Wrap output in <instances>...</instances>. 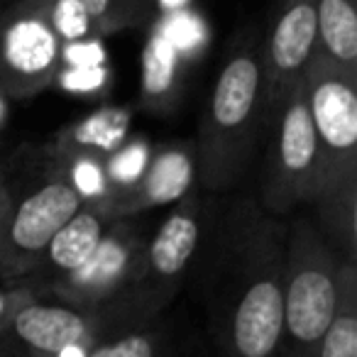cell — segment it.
Returning a JSON list of instances; mask_svg holds the SVG:
<instances>
[{"mask_svg": "<svg viewBox=\"0 0 357 357\" xmlns=\"http://www.w3.org/2000/svg\"><path fill=\"white\" fill-rule=\"evenodd\" d=\"M189 277L201 289L220 357H274L282 331L287 220L252 196L213 206Z\"/></svg>", "mask_w": 357, "mask_h": 357, "instance_id": "cell-1", "label": "cell"}, {"mask_svg": "<svg viewBox=\"0 0 357 357\" xmlns=\"http://www.w3.org/2000/svg\"><path fill=\"white\" fill-rule=\"evenodd\" d=\"M264 132L262 40L243 37L228 52L201 118L196 139V181L208 194L238 184Z\"/></svg>", "mask_w": 357, "mask_h": 357, "instance_id": "cell-2", "label": "cell"}, {"mask_svg": "<svg viewBox=\"0 0 357 357\" xmlns=\"http://www.w3.org/2000/svg\"><path fill=\"white\" fill-rule=\"evenodd\" d=\"M6 172L8 211L0 238V279H22L50 240L86 204L64 159L52 144H27L13 154Z\"/></svg>", "mask_w": 357, "mask_h": 357, "instance_id": "cell-3", "label": "cell"}, {"mask_svg": "<svg viewBox=\"0 0 357 357\" xmlns=\"http://www.w3.org/2000/svg\"><path fill=\"white\" fill-rule=\"evenodd\" d=\"M342 259L328 248L311 215L287 223L282 331L274 357H318L337 306V272Z\"/></svg>", "mask_w": 357, "mask_h": 357, "instance_id": "cell-4", "label": "cell"}, {"mask_svg": "<svg viewBox=\"0 0 357 357\" xmlns=\"http://www.w3.org/2000/svg\"><path fill=\"white\" fill-rule=\"evenodd\" d=\"M213 206V199L189 191L159 223H154L135 284L128 294L108 301L123 311L130 326L139 328L159 318L178 296L204 248Z\"/></svg>", "mask_w": 357, "mask_h": 357, "instance_id": "cell-5", "label": "cell"}, {"mask_svg": "<svg viewBox=\"0 0 357 357\" xmlns=\"http://www.w3.org/2000/svg\"><path fill=\"white\" fill-rule=\"evenodd\" d=\"M267 152L259 181V206L287 218L321 194V157L306 103L303 79L289 86L267 120Z\"/></svg>", "mask_w": 357, "mask_h": 357, "instance_id": "cell-6", "label": "cell"}, {"mask_svg": "<svg viewBox=\"0 0 357 357\" xmlns=\"http://www.w3.org/2000/svg\"><path fill=\"white\" fill-rule=\"evenodd\" d=\"M303 86L321 157V194H328L357 181V71L313 54Z\"/></svg>", "mask_w": 357, "mask_h": 357, "instance_id": "cell-7", "label": "cell"}, {"mask_svg": "<svg viewBox=\"0 0 357 357\" xmlns=\"http://www.w3.org/2000/svg\"><path fill=\"white\" fill-rule=\"evenodd\" d=\"M66 45L47 15L45 0L0 8V98L27 100L47 91L64 69Z\"/></svg>", "mask_w": 357, "mask_h": 357, "instance_id": "cell-8", "label": "cell"}, {"mask_svg": "<svg viewBox=\"0 0 357 357\" xmlns=\"http://www.w3.org/2000/svg\"><path fill=\"white\" fill-rule=\"evenodd\" d=\"M120 335L103 308L32 298L0 335V357H84L96 342Z\"/></svg>", "mask_w": 357, "mask_h": 357, "instance_id": "cell-9", "label": "cell"}, {"mask_svg": "<svg viewBox=\"0 0 357 357\" xmlns=\"http://www.w3.org/2000/svg\"><path fill=\"white\" fill-rule=\"evenodd\" d=\"M152 228L154 223L144 215L113 220L93 255L79 269L52 284L45 296L69 306L96 308L128 294L137 279Z\"/></svg>", "mask_w": 357, "mask_h": 357, "instance_id": "cell-10", "label": "cell"}, {"mask_svg": "<svg viewBox=\"0 0 357 357\" xmlns=\"http://www.w3.org/2000/svg\"><path fill=\"white\" fill-rule=\"evenodd\" d=\"M318 45L316 0H277L267 37L262 40L264 64V128L289 91V86L303 79L308 61Z\"/></svg>", "mask_w": 357, "mask_h": 357, "instance_id": "cell-11", "label": "cell"}, {"mask_svg": "<svg viewBox=\"0 0 357 357\" xmlns=\"http://www.w3.org/2000/svg\"><path fill=\"white\" fill-rule=\"evenodd\" d=\"M196 181L194 144H167L142 164L137 176L100 201L113 220L137 218L159 206L176 204Z\"/></svg>", "mask_w": 357, "mask_h": 357, "instance_id": "cell-12", "label": "cell"}, {"mask_svg": "<svg viewBox=\"0 0 357 357\" xmlns=\"http://www.w3.org/2000/svg\"><path fill=\"white\" fill-rule=\"evenodd\" d=\"M110 223H113V218L105 213L103 204H98V201L84 204L79 213L50 240L35 267L20 282H27L32 289L40 291V296H45L52 284L79 269L93 255Z\"/></svg>", "mask_w": 357, "mask_h": 357, "instance_id": "cell-13", "label": "cell"}, {"mask_svg": "<svg viewBox=\"0 0 357 357\" xmlns=\"http://www.w3.org/2000/svg\"><path fill=\"white\" fill-rule=\"evenodd\" d=\"M130 120H132L130 108H100L89 118L64 128L56 139H52V144L64 152H93L113 157L123 149Z\"/></svg>", "mask_w": 357, "mask_h": 357, "instance_id": "cell-14", "label": "cell"}, {"mask_svg": "<svg viewBox=\"0 0 357 357\" xmlns=\"http://www.w3.org/2000/svg\"><path fill=\"white\" fill-rule=\"evenodd\" d=\"M318 233L342 262L357 264V181L335 191L321 194L313 201Z\"/></svg>", "mask_w": 357, "mask_h": 357, "instance_id": "cell-15", "label": "cell"}, {"mask_svg": "<svg viewBox=\"0 0 357 357\" xmlns=\"http://www.w3.org/2000/svg\"><path fill=\"white\" fill-rule=\"evenodd\" d=\"M316 54L357 71V0H316Z\"/></svg>", "mask_w": 357, "mask_h": 357, "instance_id": "cell-16", "label": "cell"}, {"mask_svg": "<svg viewBox=\"0 0 357 357\" xmlns=\"http://www.w3.org/2000/svg\"><path fill=\"white\" fill-rule=\"evenodd\" d=\"M318 357H357V264H340L335 316L323 335Z\"/></svg>", "mask_w": 357, "mask_h": 357, "instance_id": "cell-17", "label": "cell"}, {"mask_svg": "<svg viewBox=\"0 0 357 357\" xmlns=\"http://www.w3.org/2000/svg\"><path fill=\"white\" fill-rule=\"evenodd\" d=\"M84 357H174L169 328L159 326L157 318L120 335L96 342Z\"/></svg>", "mask_w": 357, "mask_h": 357, "instance_id": "cell-18", "label": "cell"}, {"mask_svg": "<svg viewBox=\"0 0 357 357\" xmlns=\"http://www.w3.org/2000/svg\"><path fill=\"white\" fill-rule=\"evenodd\" d=\"M76 3L84 8L98 37L139 27L152 10L149 0H76Z\"/></svg>", "mask_w": 357, "mask_h": 357, "instance_id": "cell-19", "label": "cell"}, {"mask_svg": "<svg viewBox=\"0 0 357 357\" xmlns=\"http://www.w3.org/2000/svg\"><path fill=\"white\" fill-rule=\"evenodd\" d=\"M174 76H176V50L172 47V40L162 30H157L144 50V89L152 98H162L176 84Z\"/></svg>", "mask_w": 357, "mask_h": 357, "instance_id": "cell-20", "label": "cell"}, {"mask_svg": "<svg viewBox=\"0 0 357 357\" xmlns=\"http://www.w3.org/2000/svg\"><path fill=\"white\" fill-rule=\"evenodd\" d=\"M45 6L52 27L66 47L84 45L86 40H100L76 0H45Z\"/></svg>", "mask_w": 357, "mask_h": 357, "instance_id": "cell-21", "label": "cell"}, {"mask_svg": "<svg viewBox=\"0 0 357 357\" xmlns=\"http://www.w3.org/2000/svg\"><path fill=\"white\" fill-rule=\"evenodd\" d=\"M32 298H40V291L32 289L27 282H8V279H0V335L8 328L10 318L15 316V311L20 306H25Z\"/></svg>", "mask_w": 357, "mask_h": 357, "instance_id": "cell-22", "label": "cell"}, {"mask_svg": "<svg viewBox=\"0 0 357 357\" xmlns=\"http://www.w3.org/2000/svg\"><path fill=\"white\" fill-rule=\"evenodd\" d=\"M6 211H8L6 172H3V162H0V238H3V228H6Z\"/></svg>", "mask_w": 357, "mask_h": 357, "instance_id": "cell-23", "label": "cell"}]
</instances>
